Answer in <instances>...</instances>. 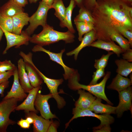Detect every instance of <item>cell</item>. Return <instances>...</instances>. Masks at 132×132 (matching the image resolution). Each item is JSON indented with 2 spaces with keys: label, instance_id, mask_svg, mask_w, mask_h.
Masks as SVG:
<instances>
[{
  "label": "cell",
  "instance_id": "6da1fadb",
  "mask_svg": "<svg viewBox=\"0 0 132 132\" xmlns=\"http://www.w3.org/2000/svg\"><path fill=\"white\" fill-rule=\"evenodd\" d=\"M90 12L94 21L95 41H105L108 32L119 27L132 30V7L123 0H97Z\"/></svg>",
  "mask_w": 132,
  "mask_h": 132
},
{
  "label": "cell",
  "instance_id": "7a4b0ae2",
  "mask_svg": "<svg viewBox=\"0 0 132 132\" xmlns=\"http://www.w3.org/2000/svg\"><path fill=\"white\" fill-rule=\"evenodd\" d=\"M75 37L74 34L68 30L65 32L58 31L47 24L43 27L40 33L31 37L30 42L43 46L60 41H63L66 44L72 43L74 41Z\"/></svg>",
  "mask_w": 132,
  "mask_h": 132
},
{
  "label": "cell",
  "instance_id": "3957f363",
  "mask_svg": "<svg viewBox=\"0 0 132 132\" xmlns=\"http://www.w3.org/2000/svg\"><path fill=\"white\" fill-rule=\"evenodd\" d=\"M111 74L110 72L107 71L102 81L99 83L85 85L79 83L80 76L77 71L68 80V85L69 88L73 90H77L80 89L86 90L97 98L102 99L109 104L112 105L113 104L108 99L105 92L106 83L110 78Z\"/></svg>",
  "mask_w": 132,
  "mask_h": 132
},
{
  "label": "cell",
  "instance_id": "277c9868",
  "mask_svg": "<svg viewBox=\"0 0 132 132\" xmlns=\"http://www.w3.org/2000/svg\"><path fill=\"white\" fill-rule=\"evenodd\" d=\"M72 114L73 115V116L65 124V129L67 127L71 122L75 119L81 117L89 116L96 118L100 121V123L99 125L93 128L94 132H110L111 128L110 125L114 121V117L110 114L98 115L88 109H82L75 107L73 109Z\"/></svg>",
  "mask_w": 132,
  "mask_h": 132
},
{
  "label": "cell",
  "instance_id": "5b68a950",
  "mask_svg": "<svg viewBox=\"0 0 132 132\" xmlns=\"http://www.w3.org/2000/svg\"><path fill=\"white\" fill-rule=\"evenodd\" d=\"M18 101L16 99L11 98L3 99L0 102V132H6L8 126L13 125L15 121L9 118L10 114L14 111Z\"/></svg>",
  "mask_w": 132,
  "mask_h": 132
},
{
  "label": "cell",
  "instance_id": "8992f818",
  "mask_svg": "<svg viewBox=\"0 0 132 132\" xmlns=\"http://www.w3.org/2000/svg\"><path fill=\"white\" fill-rule=\"evenodd\" d=\"M52 9L51 6L41 1L35 12L29 17V25L25 30L28 34L30 36L39 26L43 27L47 25V13L49 10Z\"/></svg>",
  "mask_w": 132,
  "mask_h": 132
},
{
  "label": "cell",
  "instance_id": "52a82bcc",
  "mask_svg": "<svg viewBox=\"0 0 132 132\" xmlns=\"http://www.w3.org/2000/svg\"><path fill=\"white\" fill-rule=\"evenodd\" d=\"M19 55L24 61L25 69L31 85L33 88L40 86L43 80L37 72L36 66L33 62L32 53L29 52L26 54L21 51Z\"/></svg>",
  "mask_w": 132,
  "mask_h": 132
},
{
  "label": "cell",
  "instance_id": "ba28073f",
  "mask_svg": "<svg viewBox=\"0 0 132 132\" xmlns=\"http://www.w3.org/2000/svg\"><path fill=\"white\" fill-rule=\"evenodd\" d=\"M32 51L34 52H42L47 54L49 56L51 60L55 62L60 65L64 70L63 77L66 80H68L74 74L77 70L69 67L65 65L62 58V55L65 51V49L62 50L59 53H56L47 50L43 46L36 44L32 49Z\"/></svg>",
  "mask_w": 132,
  "mask_h": 132
},
{
  "label": "cell",
  "instance_id": "9c48e42d",
  "mask_svg": "<svg viewBox=\"0 0 132 132\" xmlns=\"http://www.w3.org/2000/svg\"><path fill=\"white\" fill-rule=\"evenodd\" d=\"M1 28L7 41V45L3 52V55L6 54L8 51L12 47L14 46L15 48H18L22 45H27L29 44L31 37L25 31H22L20 34H17L8 32Z\"/></svg>",
  "mask_w": 132,
  "mask_h": 132
},
{
  "label": "cell",
  "instance_id": "30bf717a",
  "mask_svg": "<svg viewBox=\"0 0 132 132\" xmlns=\"http://www.w3.org/2000/svg\"><path fill=\"white\" fill-rule=\"evenodd\" d=\"M36 69L43 81L46 84L50 93L52 94L53 98L56 101L58 108L59 109L63 108L66 104L64 99L59 95L57 91L59 86L63 82L62 78L54 79L47 77L43 74L36 67Z\"/></svg>",
  "mask_w": 132,
  "mask_h": 132
},
{
  "label": "cell",
  "instance_id": "8fae6325",
  "mask_svg": "<svg viewBox=\"0 0 132 132\" xmlns=\"http://www.w3.org/2000/svg\"><path fill=\"white\" fill-rule=\"evenodd\" d=\"M52 98V95L50 93L44 95L38 92L35 100L34 105L36 109L40 112L41 116L46 120L57 118L51 112L48 102L49 99Z\"/></svg>",
  "mask_w": 132,
  "mask_h": 132
},
{
  "label": "cell",
  "instance_id": "7c38bea8",
  "mask_svg": "<svg viewBox=\"0 0 132 132\" xmlns=\"http://www.w3.org/2000/svg\"><path fill=\"white\" fill-rule=\"evenodd\" d=\"M119 103L116 107V114L117 117H121L123 112L130 110L132 107V88L131 86L119 92Z\"/></svg>",
  "mask_w": 132,
  "mask_h": 132
},
{
  "label": "cell",
  "instance_id": "4fadbf2b",
  "mask_svg": "<svg viewBox=\"0 0 132 132\" xmlns=\"http://www.w3.org/2000/svg\"><path fill=\"white\" fill-rule=\"evenodd\" d=\"M13 76V82L11 88L3 99L13 98L17 99L18 101H22L26 98L27 95L24 92L20 83L17 67L14 71Z\"/></svg>",
  "mask_w": 132,
  "mask_h": 132
},
{
  "label": "cell",
  "instance_id": "5bb4252c",
  "mask_svg": "<svg viewBox=\"0 0 132 132\" xmlns=\"http://www.w3.org/2000/svg\"><path fill=\"white\" fill-rule=\"evenodd\" d=\"M39 86L33 88L28 93L29 94L24 101L21 104L17 106L15 110L17 111L24 110L25 112L33 111L37 113L38 111L34 107V102L36 95L41 88Z\"/></svg>",
  "mask_w": 132,
  "mask_h": 132
},
{
  "label": "cell",
  "instance_id": "9a60e30c",
  "mask_svg": "<svg viewBox=\"0 0 132 132\" xmlns=\"http://www.w3.org/2000/svg\"><path fill=\"white\" fill-rule=\"evenodd\" d=\"M25 117L29 116L33 119V131L34 132H46L51 124L53 121L51 119L46 120L41 116L38 115L33 111L25 112Z\"/></svg>",
  "mask_w": 132,
  "mask_h": 132
},
{
  "label": "cell",
  "instance_id": "2e32d148",
  "mask_svg": "<svg viewBox=\"0 0 132 132\" xmlns=\"http://www.w3.org/2000/svg\"><path fill=\"white\" fill-rule=\"evenodd\" d=\"M17 71L19 79L22 87L26 93H28L33 88L31 85L26 71L23 59H19L17 62Z\"/></svg>",
  "mask_w": 132,
  "mask_h": 132
},
{
  "label": "cell",
  "instance_id": "e0dca14e",
  "mask_svg": "<svg viewBox=\"0 0 132 132\" xmlns=\"http://www.w3.org/2000/svg\"><path fill=\"white\" fill-rule=\"evenodd\" d=\"M95 31L92 30L84 35L81 41L80 44L76 48L66 53L68 56L74 55L75 60H77L78 54L80 51L84 48L89 45L95 41Z\"/></svg>",
  "mask_w": 132,
  "mask_h": 132
},
{
  "label": "cell",
  "instance_id": "ac0fdd59",
  "mask_svg": "<svg viewBox=\"0 0 132 132\" xmlns=\"http://www.w3.org/2000/svg\"><path fill=\"white\" fill-rule=\"evenodd\" d=\"M79 94L78 99L75 103V107L82 109H88L96 99L95 96L89 92H86L85 90L81 89L77 90Z\"/></svg>",
  "mask_w": 132,
  "mask_h": 132
},
{
  "label": "cell",
  "instance_id": "d6986e66",
  "mask_svg": "<svg viewBox=\"0 0 132 132\" xmlns=\"http://www.w3.org/2000/svg\"><path fill=\"white\" fill-rule=\"evenodd\" d=\"M103 49L108 52L112 51L118 57H120L123 51L120 46L116 44L114 42H106L101 40H97L93 41L89 46Z\"/></svg>",
  "mask_w": 132,
  "mask_h": 132
},
{
  "label": "cell",
  "instance_id": "ffe728a7",
  "mask_svg": "<svg viewBox=\"0 0 132 132\" xmlns=\"http://www.w3.org/2000/svg\"><path fill=\"white\" fill-rule=\"evenodd\" d=\"M23 8L18 5L12 0H9L0 8V13L11 17L24 12Z\"/></svg>",
  "mask_w": 132,
  "mask_h": 132
},
{
  "label": "cell",
  "instance_id": "44dd1931",
  "mask_svg": "<svg viewBox=\"0 0 132 132\" xmlns=\"http://www.w3.org/2000/svg\"><path fill=\"white\" fill-rule=\"evenodd\" d=\"M29 17L28 14L24 12L15 15L12 17L13 26L12 33L20 34L24 26L29 22Z\"/></svg>",
  "mask_w": 132,
  "mask_h": 132
},
{
  "label": "cell",
  "instance_id": "7402d4cb",
  "mask_svg": "<svg viewBox=\"0 0 132 132\" xmlns=\"http://www.w3.org/2000/svg\"><path fill=\"white\" fill-rule=\"evenodd\" d=\"M132 84V82L130 78L117 74L107 88L115 90L119 92L131 86Z\"/></svg>",
  "mask_w": 132,
  "mask_h": 132
},
{
  "label": "cell",
  "instance_id": "603a6c76",
  "mask_svg": "<svg viewBox=\"0 0 132 132\" xmlns=\"http://www.w3.org/2000/svg\"><path fill=\"white\" fill-rule=\"evenodd\" d=\"M101 101V99L96 98L88 109L97 114H116V107L103 104Z\"/></svg>",
  "mask_w": 132,
  "mask_h": 132
},
{
  "label": "cell",
  "instance_id": "cb8c5ba5",
  "mask_svg": "<svg viewBox=\"0 0 132 132\" xmlns=\"http://www.w3.org/2000/svg\"><path fill=\"white\" fill-rule=\"evenodd\" d=\"M106 41L116 42L121 47L123 52L131 48L128 40L124 38L117 31L115 30H111L108 32Z\"/></svg>",
  "mask_w": 132,
  "mask_h": 132
},
{
  "label": "cell",
  "instance_id": "d4e9b609",
  "mask_svg": "<svg viewBox=\"0 0 132 132\" xmlns=\"http://www.w3.org/2000/svg\"><path fill=\"white\" fill-rule=\"evenodd\" d=\"M76 4L73 0H70L68 6L66 8L65 18L63 21L60 22V26L62 28L66 27L68 30L74 33L75 30L73 26L72 16L73 10L75 7Z\"/></svg>",
  "mask_w": 132,
  "mask_h": 132
},
{
  "label": "cell",
  "instance_id": "484cf974",
  "mask_svg": "<svg viewBox=\"0 0 132 132\" xmlns=\"http://www.w3.org/2000/svg\"><path fill=\"white\" fill-rule=\"evenodd\" d=\"M115 62L117 67L116 70L117 74L127 77L132 72V62L123 59H116Z\"/></svg>",
  "mask_w": 132,
  "mask_h": 132
},
{
  "label": "cell",
  "instance_id": "4316f807",
  "mask_svg": "<svg viewBox=\"0 0 132 132\" xmlns=\"http://www.w3.org/2000/svg\"><path fill=\"white\" fill-rule=\"evenodd\" d=\"M74 22L78 32V39L80 41H81L84 35L95 29L94 24L92 23L79 22Z\"/></svg>",
  "mask_w": 132,
  "mask_h": 132
},
{
  "label": "cell",
  "instance_id": "83f0119b",
  "mask_svg": "<svg viewBox=\"0 0 132 132\" xmlns=\"http://www.w3.org/2000/svg\"><path fill=\"white\" fill-rule=\"evenodd\" d=\"M51 6L55 10V15L59 20L60 22H62L65 18L66 10L62 0H54Z\"/></svg>",
  "mask_w": 132,
  "mask_h": 132
},
{
  "label": "cell",
  "instance_id": "f1b7e54d",
  "mask_svg": "<svg viewBox=\"0 0 132 132\" xmlns=\"http://www.w3.org/2000/svg\"><path fill=\"white\" fill-rule=\"evenodd\" d=\"M78 14L74 19V22H84L94 23V21L90 11L84 6L80 8Z\"/></svg>",
  "mask_w": 132,
  "mask_h": 132
},
{
  "label": "cell",
  "instance_id": "f546056e",
  "mask_svg": "<svg viewBox=\"0 0 132 132\" xmlns=\"http://www.w3.org/2000/svg\"><path fill=\"white\" fill-rule=\"evenodd\" d=\"M0 26L5 30L12 33L13 26L12 18L0 13Z\"/></svg>",
  "mask_w": 132,
  "mask_h": 132
},
{
  "label": "cell",
  "instance_id": "4dcf8cb0",
  "mask_svg": "<svg viewBox=\"0 0 132 132\" xmlns=\"http://www.w3.org/2000/svg\"><path fill=\"white\" fill-rule=\"evenodd\" d=\"M114 53L112 52H108L106 55H103L101 57L98 59H95L94 65V67L96 69L104 68L107 66L110 56Z\"/></svg>",
  "mask_w": 132,
  "mask_h": 132
},
{
  "label": "cell",
  "instance_id": "1f68e13d",
  "mask_svg": "<svg viewBox=\"0 0 132 132\" xmlns=\"http://www.w3.org/2000/svg\"><path fill=\"white\" fill-rule=\"evenodd\" d=\"M17 66L10 60H6L0 61V73L8 71H14Z\"/></svg>",
  "mask_w": 132,
  "mask_h": 132
},
{
  "label": "cell",
  "instance_id": "d6a6232c",
  "mask_svg": "<svg viewBox=\"0 0 132 132\" xmlns=\"http://www.w3.org/2000/svg\"><path fill=\"white\" fill-rule=\"evenodd\" d=\"M116 30L122 35L126 38L129 41L131 48L132 47V30L127 29L125 28L120 27L116 29Z\"/></svg>",
  "mask_w": 132,
  "mask_h": 132
},
{
  "label": "cell",
  "instance_id": "836d02e7",
  "mask_svg": "<svg viewBox=\"0 0 132 132\" xmlns=\"http://www.w3.org/2000/svg\"><path fill=\"white\" fill-rule=\"evenodd\" d=\"M105 75L104 68L96 69V70L93 72L92 79L89 85H93L97 84L98 80Z\"/></svg>",
  "mask_w": 132,
  "mask_h": 132
},
{
  "label": "cell",
  "instance_id": "e575fe53",
  "mask_svg": "<svg viewBox=\"0 0 132 132\" xmlns=\"http://www.w3.org/2000/svg\"><path fill=\"white\" fill-rule=\"evenodd\" d=\"M14 71H8L0 73V84L8 80L13 75Z\"/></svg>",
  "mask_w": 132,
  "mask_h": 132
},
{
  "label": "cell",
  "instance_id": "d590c367",
  "mask_svg": "<svg viewBox=\"0 0 132 132\" xmlns=\"http://www.w3.org/2000/svg\"><path fill=\"white\" fill-rule=\"evenodd\" d=\"M96 0H83V6L90 11L95 7Z\"/></svg>",
  "mask_w": 132,
  "mask_h": 132
},
{
  "label": "cell",
  "instance_id": "8d00e7d4",
  "mask_svg": "<svg viewBox=\"0 0 132 132\" xmlns=\"http://www.w3.org/2000/svg\"><path fill=\"white\" fill-rule=\"evenodd\" d=\"M122 55L123 59L129 62H132V49L131 48L123 52Z\"/></svg>",
  "mask_w": 132,
  "mask_h": 132
},
{
  "label": "cell",
  "instance_id": "74e56055",
  "mask_svg": "<svg viewBox=\"0 0 132 132\" xmlns=\"http://www.w3.org/2000/svg\"><path fill=\"white\" fill-rule=\"evenodd\" d=\"M17 123L21 127L24 129H29L31 124L26 119L22 118L18 121Z\"/></svg>",
  "mask_w": 132,
  "mask_h": 132
},
{
  "label": "cell",
  "instance_id": "f35d334b",
  "mask_svg": "<svg viewBox=\"0 0 132 132\" xmlns=\"http://www.w3.org/2000/svg\"><path fill=\"white\" fill-rule=\"evenodd\" d=\"M9 81L8 80L0 84V95L2 96H3L5 90L9 86Z\"/></svg>",
  "mask_w": 132,
  "mask_h": 132
},
{
  "label": "cell",
  "instance_id": "ab89813d",
  "mask_svg": "<svg viewBox=\"0 0 132 132\" xmlns=\"http://www.w3.org/2000/svg\"><path fill=\"white\" fill-rule=\"evenodd\" d=\"M58 126V122L53 121L50 125L47 132H57V128Z\"/></svg>",
  "mask_w": 132,
  "mask_h": 132
},
{
  "label": "cell",
  "instance_id": "60d3db41",
  "mask_svg": "<svg viewBox=\"0 0 132 132\" xmlns=\"http://www.w3.org/2000/svg\"><path fill=\"white\" fill-rule=\"evenodd\" d=\"M15 3L23 8L28 4V0H12Z\"/></svg>",
  "mask_w": 132,
  "mask_h": 132
},
{
  "label": "cell",
  "instance_id": "b9f144b4",
  "mask_svg": "<svg viewBox=\"0 0 132 132\" xmlns=\"http://www.w3.org/2000/svg\"><path fill=\"white\" fill-rule=\"evenodd\" d=\"M75 2L76 5L79 8L83 6V0H73Z\"/></svg>",
  "mask_w": 132,
  "mask_h": 132
},
{
  "label": "cell",
  "instance_id": "7bdbcfd3",
  "mask_svg": "<svg viewBox=\"0 0 132 132\" xmlns=\"http://www.w3.org/2000/svg\"><path fill=\"white\" fill-rule=\"evenodd\" d=\"M42 1L48 5L51 6L54 1V0H42Z\"/></svg>",
  "mask_w": 132,
  "mask_h": 132
},
{
  "label": "cell",
  "instance_id": "ee69618b",
  "mask_svg": "<svg viewBox=\"0 0 132 132\" xmlns=\"http://www.w3.org/2000/svg\"><path fill=\"white\" fill-rule=\"evenodd\" d=\"M26 119L29 123L31 124H33L34 121L33 119L31 117L29 116L25 117Z\"/></svg>",
  "mask_w": 132,
  "mask_h": 132
},
{
  "label": "cell",
  "instance_id": "f6af8a7d",
  "mask_svg": "<svg viewBox=\"0 0 132 132\" xmlns=\"http://www.w3.org/2000/svg\"><path fill=\"white\" fill-rule=\"evenodd\" d=\"M126 3L129 5L132 6V0H123Z\"/></svg>",
  "mask_w": 132,
  "mask_h": 132
},
{
  "label": "cell",
  "instance_id": "bcb514c9",
  "mask_svg": "<svg viewBox=\"0 0 132 132\" xmlns=\"http://www.w3.org/2000/svg\"><path fill=\"white\" fill-rule=\"evenodd\" d=\"M3 34L4 33L2 29L0 26V41L1 39Z\"/></svg>",
  "mask_w": 132,
  "mask_h": 132
},
{
  "label": "cell",
  "instance_id": "7dc6e473",
  "mask_svg": "<svg viewBox=\"0 0 132 132\" xmlns=\"http://www.w3.org/2000/svg\"><path fill=\"white\" fill-rule=\"evenodd\" d=\"M31 3H36L39 0H28Z\"/></svg>",
  "mask_w": 132,
  "mask_h": 132
}]
</instances>
